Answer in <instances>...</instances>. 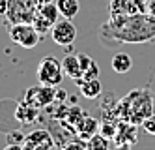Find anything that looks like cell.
Listing matches in <instances>:
<instances>
[{"label":"cell","instance_id":"obj_29","mask_svg":"<svg viewBox=\"0 0 155 150\" xmlns=\"http://www.w3.org/2000/svg\"><path fill=\"white\" fill-rule=\"evenodd\" d=\"M135 2H138V6H142L144 2H146V0H135Z\"/></svg>","mask_w":155,"mask_h":150},{"label":"cell","instance_id":"obj_5","mask_svg":"<svg viewBox=\"0 0 155 150\" xmlns=\"http://www.w3.org/2000/svg\"><path fill=\"white\" fill-rule=\"evenodd\" d=\"M9 38L23 49H34L41 40V34L32 23H13L12 30H9Z\"/></svg>","mask_w":155,"mask_h":150},{"label":"cell","instance_id":"obj_7","mask_svg":"<svg viewBox=\"0 0 155 150\" xmlns=\"http://www.w3.org/2000/svg\"><path fill=\"white\" fill-rule=\"evenodd\" d=\"M51 34H52L54 43L62 45V47H68V45H71V43L77 40V26L73 25L71 19L62 17V19H58V21L52 25Z\"/></svg>","mask_w":155,"mask_h":150},{"label":"cell","instance_id":"obj_4","mask_svg":"<svg viewBox=\"0 0 155 150\" xmlns=\"http://www.w3.org/2000/svg\"><path fill=\"white\" fill-rule=\"evenodd\" d=\"M64 79V68L62 62L54 56H45L41 58L38 64V81L41 85H49V86H58Z\"/></svg>","mask_w":155,"mask_h":150},{"label":"cell","instance_id":"obj_14","mask_svg":"<svg viewBox=\"0 0 155 150\" xmlns=\"http://www.w3.org/2000/svg\"><path fill=\"white\" fill-rule=\"evenodd\" d=\"M110 66H112V70L116 73H127L131 68H133V60H131V56L127 53H116L112 56Z\"/></svg>","mask_w":155,"mask_h":150},{"label":"cell","instance_id":"obj_25","mask_svg":"<svg viewBox=\"0 0 155 150\" xmlns=\"http://www.w3.org/2000/svg\"><path fill=\"white\" fill-rule=\"evenodd\" d=\"M8 13V0H0V17Z\"/></svg>","mask_w":155,"mask_h":150},{"label":"cell","instance_id":"obj_26","mask_svg":"<svg viewBox=\"0 0 155 150\" xmlns=\"http://www.w3.org/2000/svg\"><path fill=\"white\" fill-rule=\"evenodd\" d=\"M25 146L23 145H17V143H8V146L4 148V150H23Z\"/></svg>","mask_w":155,"mask_h":150},{"label":"cell","instance_id":"obj_24","mask_svg":"<svg viewBox=\"0 0 155 150\" xmlns=\"http://www.w3.org/2000/svg\"><path fill=\"white\" fill-rule=\"evenodd\" d=\"M25 137H26V135H23L21 131H13V133H9L8 141H9V143H17V145H21V141L25 143Z\"/></svg>","mask_w":155,"mask_h":150},{"label":"cell","instance_id":"obj_1","mask_svg":"<svg viewBox=\"0 0 155 150\" xmlns=\"http://www.w3.org/2000/svg\"><path fill=\"white\" fill-rule=\"evenodd\" d=\"M110 26L114 30H108L107 26H101V32H112V36L118 40V43H133V41H148L155 38V17L150 13H138L135 17L127 19H110Z\"/></svg>","mask_w":155,"mask_h":150},{"label":"cell","instance_id":"obj_18","mask_svg":"<svg viewBox=\"0 0 155 150\" xmlns=\"http://www.w3.org/2000/svg\"><path fill=\"white\" fill-rule=\"evenodd\" d=\"M32 25L36 26V30L41 34H45V32H49V30H52V23L51 21H47L45 17H43L41 13H36V17H34V21H32Z\"/></svg>","mask_w":155,"mask_h":150},{"label":"cell","instance_id":"obj_17","mask_svg":"<svg viewBox=\"0 0 155 150\" xmlns=\"http://www.w3.org/2000/svg\"><path fill=\"white\" fill-rule=\"evenodd\" d=\"M88 150H112L110 139L105 135H94L92 139H88Z\"/></svg>","mask_w":155,"mask_h":150},{"label":"cell","instance_id":"obj_3","mask_svg":"<svg viewBox=\"0 0 155 150\" xmlns=\"http://www.w3.org/2000/svg\"><path fill=\"white\" fill-rule=\"evenodd\" d=\"M39 11L38 0H8V19L12 23H32Z\"/></svg>","mask_w":155,"mask_h":150},{"label":"cell","instance_id":"obj_27","mask_svg":"<svg viewBox=\"0 0 155 150\" xmlns=\"http://www.w3.org/2000/svg\"><path fill=\"white\" fill-rule=\"evenodd\" d=\"M116 150H131V145L129 143H118L116 145Z\"/></svg>","mask_w":155,"mask_h":150},{"label":"cell","instance_id":"obj_28","mask_svg":"<svg viewBox=\"0 0 155 150\" xmlns=\"http://www.w3.org/2000/svg\"><path fill=\"white\" fill-rule=\"evenodd\" d=\"M39 2V6H43V4H51V2H56V0H38Z\"/></svg>","mask_w":155,"mask_h":150},{"label":"cell","instance_id":"obj_19","mask_svg":"<svg viewBox=\"0 0 155 150\" xmlns=\"http://www.w3.org/2000/svg\"><path fill=\"white\" fill-rule=\"evenodd\" d=\"M116 124L118 122H108V120H103V124L99 126V133L108 137V139H112L114 133H116Z\"/></svg>","mask_w":155,"mask_h":150},{"label":"cell","instance_id":"obj_23","mask_svg":"<svg viewBox=\"0 0 155 150\" xmlns=\"http://www.w3.org/2000/svg\"><path fill=\"white\" fill-rule=\"evenodd\" d=\"M77 56H79V62H81V68H82V72H86L88 68H92V64H94V60L90 58L88 54H84V53H77ZM84 75V73H82Z\"/></svg>","mask_w":155,"mask_h":150},{"label":"cell","instance_id":"obj_11","mask_svg":"<svg viewBox=\"0 0 155 150\" xmlns=\"http://www.w3.org/2000/svg\"><path fill=\"white\" fill-rule=\"evenodd\" d=\"M62 68H64V73L68 75L69 79L73 81H79L82 79V68H81V62H79V56L77 54H68L62 62Z\"/></svg>","mask_w":155,"mask_h":150},{"label":"cell","instance_id":"obj_16","mask_svg":"<svg viewBox=\"0 0 155 150\" xmlns=\"http://www.w3.org/2000/svg\"><path fill=\"white\" fill-rule=\"evenodd\" d=\"M38 13H41L47 21H51L52 25L62 17V15H60V9H58V6H56V2H51V4H43V6H39V11H38Z\"/></svg>","mask_w":155,"mask_h":150},{"label":"cell","instance_id":"obj_15","mask_svg":"<svg viewBox=\"0 0 155 150\" xmlns=\"http://www.w3.org/2000/svg\"><path fill=\"white\" fill-rule=\"evenodd\" d=\"M56 6L60 9V15L65 19H73L75 15H79L81 9L79 0H56Z\"/></svg>","mask_w":155,"mask_h":150},{"label":"cell","instance_id":"obj_10","mask_svg":"<svg viewBox=\"0 0 155 150\" xmlns=\"http://www.w3.org/2000/svg\"><path fill=\"white\" fill-rule=\"evenodd\" d=\"M97 130H99V122L92 117H86V114L75 124V131L79 133L81 139H92L97 133Z\"/></svg>","mask_w":155,"mask_h":150},{"label":"cell","instance_id":"obj_2","mask_svg":"<svg viewBox=\"0 0 155 150\" xmlns=\"http://www.w3.org/2000/svg\"><path fill=\"white\" fill-rule=\"evenodd\" d=\"M133 105H127L125 101H120V114L121 118L127 120V122H133V124H142L150 114H151V109H153V96L148 88H140V90H135L127 96Z\"/></svg>","mask_w":155,"mask_h":150},{"label":"cell","instance_id":"obj_8","mask_svg":"<svg viewBox=\"0 0 155 150\" xmlns=\"http://www.w3.org/2000/svg\"><path fill=\"white\" fill-rule=\"evenodd\" d=\"M25 145L32 150H49L54 146V139L45 130H36L25 137Z\"/></svg>","mask_w":155,"mask_h":150},{"label":"cell","instance_id":"obj_20","mask_svg":"<svg viewBox=\"0 0 155 150\" xmlns=\"http://www.w3.org/2000/svg\"><path fill=\"white\" fill-rule=\"evenodd\" d=\"M82 117H84L82 109H81V107H77V105H73V109H69V111H68V118H65V120H69V122L75 126L77 122L82 118Z\"/></svg>","mask_w":155,"mask_h":150},{"label":"cell","instance_id":"obj_12","mask_svg":"<svg viewBox=\"0 0 155 150\" xmlns=\"http://www.w3.org/2000/svg\"><path fill=\"white\" fill-rule=\"evenodd\" d=\"M38 114H39V109H38V107H34V105H30L28 101L19 103L17 109H15V118H17L19 122H23V124L36 122Z\"/></svg>","mask_w":155,"mask_h":150},{"label":"cell","instance_id":"obj_6","mask_svg":"<svg viewBox=\"0 0 155 150\" xmlns=\"http://www.w3.org/2000/svg\"><path fill=\"white\" fill-rule=\"evenodd\" d=\"M25 101H28L30 105H34L38 109H43V107H47L56 101V90H54V86L39 83V86H32L26 90Z\"/></svg>","mask_w":155,"mask_h":150},{"label":"cell","instance_id":"obj_9","mask_svg":"<svg viewBox=\"0 0 155 150\" xmlns=\"http://www.w3.org/2000/svg\"><path fill=\"white\" fill-rule=\"evenodd\" d=\"M114 141L118 143H137V124L127 122V120H120L116 124V133H114Z\"/></svg>","mask_w":155,"mask_h":150},{"label":"cell","instance_id":"obj_13","mask_svg":"<svg viewBox=\"0 0 155 150\" xmlns=\"http://www.w3.org/2000/svg\"><path fill=\"white\" fill-rule=\"evenodd\" d=\"M77 85L81 88V94L88 99H94L103 92V85L99 79H90V81H77Z\"/></svg>","mask_w":155,"mask_h":150},{"label":"cell","instance_id":"obj_22","mask_svg":"<svg viewBox=\"0 0 155 150\" xmlns=\"http://www.w3.org/2000/svg\"><path fill=\"white\" fill-rule=\"evenodd\" d=\"M60 150H88V146L82 141H69V143H65Z\"/></svg>","mask_w":155,"mask_h":150},{"label":"cell","instance_id":"obj_21","mask_svg":"<svg viewBox=\"0 0 155 150\" xmlns=\"http://www.w3.org/2000/svg\"><path fill=\"white\" fill-rule=\"evenodd\" d=\"M142 128L146 130L150 135H155V114H153V113H151L150 117H148L146 120L142 122Z\"/></svg>","mask_w":155,"mask_h":150}]
</instances>
